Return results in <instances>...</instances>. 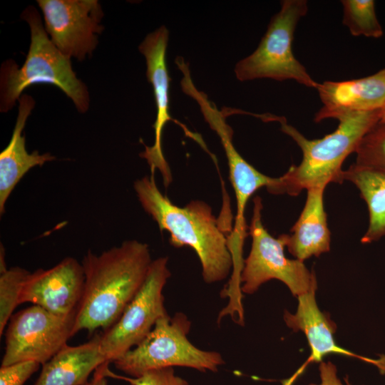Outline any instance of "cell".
<instances>
[{
    "label": "cell",
    "instance_id": "obj_1",
    "mask_svg": "<svg viewBox=\"0 0 385 385\" xmlns=\"http://www.w3.org/2000/svg\"><path fill=\"white\" fill-rule=\"evenodd\" d=\"M148 245L127 240L96 255L88 250L81 264L84 289L77 307L73 336L112 327L142 287L152 262Z\"/></svg>",
    "mask_w": 385,
    "mask_h": 385
},
{
    "label": "cell",
    "instance_id": "obj_2",
    "mask_svg": "<svg viewBox=\"0 0 385 385\" xmlns=\"http://www.w3.org/2000/svg\"><path fill=\"white\" fill-rule=\"evenodd\" d=\"M133 188L143 208L160 230L170 233V244L175 247L189 246L195 250L205 282H218L229 276L233 270V258L228 237L207 203L193 200L183 207L174 205L158 189L154 174L137 180Z\"/></svg>",
    "mask_w": 385,
    "mask_h": 385
},
{
    "label": "cell",
    "instance_id": "obj_3",
    "mask_svg": "<svg viewBox=\"0 0 385 385\" xmlns=\"http://www.w3.org/2000/svg\"><path fill=\"white\" fill-rule=\"evenodd\" d=\"M337 129L322 138L310 140L278 116L281 130L300 148L302 159L279 177L274 194L298 195L303 190L325 188L329 183H342V165L355 150L366 132L380 120V110L349 113L339 116Z\"/></svg>",
    "mask_w": 385,
    "mask_h": 385
},
{
    "label": "cell",
    "instance_id": "obj_4",
    "mask_svg": "<svg viewBox=\"0 0 385 385\" xmlns=\"http://www.w3.org/2000/svg\"><path fill=\"white\" fill-rule=\"evenodd\" d=\"M21 18L29 26L30 46L21 66L12 59L4 61L1 66L0 112L10 111L26 88L46 83L57 86L72 100L78 112L86 113L90 103L88 88L77 78L71 58L51 41L37 9L27 6Z\"/></svg>",
    "mask_w": 385,
    "mask_h": 385
},
{
    "label": "cell",
    "instance_id": "obj_5",
    "mask_svg": "<svg viewBox=\"0 0 385 385\" xmlns=\"http://www.w3.org/2000/svg\"><path fill=\"white\" fill-rule=\"evenodd\" d=\"M191 322L183 312L160 317L147 337L113 361L130 377H139L154 369L183 366L201 372H216L225 364L220 352L193 345L188 338Z\"/></svg>",
    "mask_w": 385,
    "mask_h": 385
},
{
    "label": "cell",
    "instance_id": "obj_6",
    "mask_svg": "<svg viewBox=\"0 0 385 385\" xmlns=\"http://www.w3.org/2000/svg\"><path fill=\"white\" fill-rule=\"evenodd\" d=\"M307 11L306 0L282 1L279 11L272 17L257 48L236 64L237 78L241 81L257 78L294 80L317 89L319 83L312 78L292 51L295 29Z\"/></svg>",
    "mask_w": 385,
    "mask_h": 385
},
{
    "label": "cell",
    "instance_id": "obj_7",
    "mask_svg": "<svg viewBox=\"0 0 385 385\" xmlns=\"http://www.w3.org/2000/svg\"><path fill=\"white\" fill-rule=\"evenodd\" d=\"M253 202V215L249 226L252 242L240 274L242 293L252 294L271 279L282 282L294 297L307 292L317 285L314 272L309 271L304 262L286 257L284 251L287 234L278 238L272 237L262 222V199L256 196Z\"/></svg>",
    "mask_w": 385,
    "mask_h": 385
},
{
    "label": "cell",
    "instance_id": "obj_8",
    "mask_svg": "<svg viewBox=\"0 0 385 385\" xmlns=\"http://www.w3.org/2000/svg\"><path fill=\"white\" fill-rule=\"evenodd\" d=\"M168 257L152 261L146 278L119 319L101 334L100 348L109 363L140 344L167 314L163 294L170 277Z\"/></svg>",
    "mask_w": 385,
    "mask_h": 385
},
{
    "label": "cell",
    "instance_id": "obj_9",
    "mask_svg": "<svg viewBox=\"0 0 385 385\" xmlns=\"http://www.w3.org/2000/svg\"><path fill=\"white\" fill-rule=\"evenodd\" d=\"M75 316H58L34 304L14 314L7 324L1 366L25 361L44 364L73 336Z\"/></svg>",
    "mask_w": 385,
    "mask_h": 385
},
{
    "label": "cell",
    "instance_id": "obj_10",
    "mask_svg": "<svg viewBox=\"0 0 385 385\" xmlns=\"http://www.w3.org/2000/svg\"><path fill=\"white\" fill-rule=\"evenodd\" d=\"M46 31L66 56L83 61L91 55L103 29L97 0H38Z\"/></svg>",
    "mask_w": 385,
    "mask_h": 385
},
{
    "label": "cell",
    "instance_id": "obj_11",
    "mask_svg": "<svg viewBox=\"0 0 385 385\" xmlns=\"http://www.w3.org/2000/svg\"><path fill=\"white\" fill-rule=\"evenodd\" d=\"M169 39V31L165 26H161L155 31L148 34L138 46L140 52L146 61V77L152 85L156 106V119L153 125L155 140L152 146L145 145V150L140 156L147 160L154 174L158 169L162 174L165 186L172 180L169 165L165 159L162 150V134L165 125L170 120L176 122L183 128L186 134L194 137L192 133L170 115V77L166 65V50Z\"/></svg>",
    "mask_w": 385,
    "mask_h": 385
},
{
    "label": "cell",
    "instance_id": "obj_12",
    "mask_svg": "<svg viewBox=\"0 0 385 385\" xmlns=\"http://www.w3.org/2000/svg\"><path fill=\"white\" fill-rule=\"evenodd\" d=\"M85 284L82 264L67 257L48 270L38 269L27 276L19 304L30 302L61 317L76 314Z\"/></svg>",
    "mask_w": 385,
    "mask_h": 385
},
{
    "label": "cell",
    "instance_id": "obj_13",
    "mask_svg": "<svg viewBox=\"0 0 385 385\" xmlns=\"http://www.w3.org/2000/svg\"><path fill=\"white\" fill-rule=\"evenodd\" d=\"M201 112L210 128L220 137L225 151L230 178L236 195L237 205L236 223L232 240L237 244L243 245L247 235L245 211L249 198L262 187H266L267 190L273 194L279 178H271L261 173L240 155L233 145L232 130L226 123V116L214 103H205L201 108Z\"/></svg>",
    "mask_w": 385,
    "mask_h": 385
},
{
    "label": "cell",
    "instance_id": "obj_14",
    "mask_svg": "<svg viewBox=\"0 0 385 385\" xmlns=\"http://www.w3.org/2000/svg\"><path fill=\"white\" fill-rule=\"evenodd\" d=\"M317 90L323 106L314 115L316 123L349 113L381 110L385 106V68L363 78L326 81Z\"/></svg>",
    "mask_w": 385,
    "mask_h": 385
},
{
    "label": "cell",
    "instance_id": "obj_15",
    "mask_svg": "<svg viewBox=\"0 0 385 385\" xmlns=\"http://www.w3.org/2000/svg\"><path fill=\"white\" fill-rule=\"evenodd\" d=\"M317 285L307 292L297 297L298 306L294 314L285 310L284 321L294 332L301 331L306 336L311 354L307 363L321 362L327 354H339L355 357L369 363L370 358L356 354L339 346L334 338L337 324L328 313L322 312L317 304Z\"/></svg>",
    "mask_w": 385,
    "mask_h": 385
},
{
    "label": "cell",
    "instance_id": "obj_16",
    "mask_svg": "<svg viewBox=\"0 0 385 385\" xmlns=\"http://www.w3.org/2000/svg\"><path fill=\"white\" fill-rule=\"evenodd\" d=\"M19 112L9 143L0 153V214L4 213L5 204L23 176L32 168L42 166L56 159L50 153H29L22 134L26 120L35 106V101L28 94L19 99Z\"/></svg>",
    "mask_w": 385,
    "mask_h": 385
},
{
    "label": "cell",
    "instance_id": "obj_17",
    "mask_svg": "<svg viewBox=\"0 0 385 385\" xmlns=\"http://www.w3.org/2000/svg\"><path fill=\"white\" fill-rule=\"evenodd\" d=\"M101 334L77 346L65 345L42 365L34 385H84L91 374L108 362L100 348Z\"/></svg>",
    "mask_w": 385,
    "mask_h": 385
},
{
    "label": "cell",
    "instance_id": "obj_18",
    "mask_svg": "<svg viewBox=\"0 0 385 385\" xmlns=\"http://www.w3.org/2000/svg\"><path fill=\"white\" fill-rule=\"evenodd\" d=\"M324 190H307L303 210L291 230L292 234H287L286 247L289 252L302 262L330 250L331 233L324 206Z\"/></svg>",
    "mask_w": 385,
    "mask_h": 385
},
{
    "label": "cell",
    "instance_id": "obj_19",
    "mask_svg": "<svg viewBox=\"0 0 385 385\" xmlns=\"http://www.w3.org/2000/svg\"><path fill=\"white\" fill-rule=\"evenodd\" d=\"M343 179L356 185L368 207L369 227L361 242L371 243L385 236V170L354 163L344 170Z\"/></svg>",
    "mask_w": 385,
    "mask_h": 385
},
{
    "label": "cell",
    "instance_id": "obj_20",
    "mask_svg": "<svg viewBox=\"0 0 385 385\" xmlns=\"http://www.w3.org/2000/svg\"><path fill=\"white\" fill-rule=\"evenodd\" d=\"M342 23L354 36L379 38L384 30L376 14L373 0H342Z\"/></svg>",
    "mask_w": 385,
    "mask_h": 385
},
{
    "label": "cell",
    "instance_id": "obj_21",
    "mask_svg": "<svg viewBox=\"0 0 385 385\" xmlns=\"http://www.w3.org/2000/svg\"><path fill=\"white\" fill-rule=\"evenodd\" d=\"M30 272L20 267H11L0 272V336L19 305L23 284Z\"/></svg>",
    "mask_w": 385,
    "mask_h": 385
},
{
    "label": "cell",
    "instance_id": "obj_22",
    "mask_svg": "<svg viewBox=\"0 0 385 385\" xmlns=\"http://www.w3.org/2000/svg\"><path fill=\"white\" fill-rule=\"evenodd\" d=\"M356 164L385 170V122L374 125L360 140Z\"/></svg>",
    "mask_w": 385,
    "mask_h": 385
},
{
    "label": "cell",
    "instance_id": "obj_23",
    "mask_svg": "<svg viewBox=\"0 0 385 385\" xmlns=\"http://www.w3.org/2000/svg\"><path fill=\"white\" fill-rule=\"evenodd\" d=\"M107 376L124 380L131 385H189L187 380L175 374L173 367L151 370L136 378L115 375L108 368Z\"/></svg>",
    "mask_w": 385,
    "mask_h": 385
},
{
    "label": "cell",
    "instance_id": "obj_24",
    "mask_svg": "<svg viewBox=\"0 0 385 385\" xmlns=\"http://www.w3.org/2000/svg\"><path fill=\"white\" fill-rule=\"evenodd\" d=\"M41 365L35 361H25L1 366L0 385H24Z\"/></svg>",
    "mask_w": 385,
    "mask_h": 385
},
{
    "label": "cell",
    "instance_id": "obj_25",
    "mask_svg": "<svg viewBox=\"0 0 385 385\" xmlns=\"http://www.w3.org/2000/svg\"><path fill=\"white\" fill-rule=\"evenodd\" d=\"M320 382L308 385H343L337 375L336 366L331 361H321L319 366Z\"/></svg>",
    "mask_w": 385,
    "mask_h": 385
},
{
    "label": "cell",
    "instance_id": "obj_26",
    "mask_svg": "<svg viewBox=\"0 0 385 385\" xmlns=\"http://www.w3.org/2000/svg\"><path fill=\"white\" fill-rule=\"evenodd\" d=\"M109 362H106L101 365L95 371L93 377L90 381H88L84 385H108L107 381V369H108Z\"/></svg>",
    "mask_w": 385,
    "mask_h": 385
},
{
    "label": "cell",
    "instance_id": "obj_27",
    "mask_svg": "<svg viewBox=\"0 0 385 385\" xmlns=\"http://www.w3.org/2000/svg\"><path fill=\"white\" fill-rule=\"evenodd\" d=\"M377 359H372L371 364L374 365L379 372L385 375V354H379Z\"/></svg>",
    "mask_w": 385,
    "mask_h": 385
},
{
    "label": "cell",
    "instance_id": "obj_28",
    "mask_svg": "<svg viewBox=\"0 0 385 385\" xmlns=\"http://www.w3.org/2000/svg\"><path fill=\"white\" fill-rule=\"evenodd\" d=\"M380 121L385 122V106L380 110Z\"/></svg>",
    "mask_w": 385,
    "mask_h": 385
},
{
    "label": "cell",
    "instance_id": "obj_29",
    "mask_svg": "<svg viewBox=\"0 0 385 385\" xmlns=\"http://www.w3.org/2000/svg\"><path fill=\"white\" fill-rule=\"evenodd\" d=\"M345 381L347 385H351V384L348 381V379L345 378Z\"/></svg>",
    "mask_w": 385,
    "mask_h": 385
}]
</instances>
